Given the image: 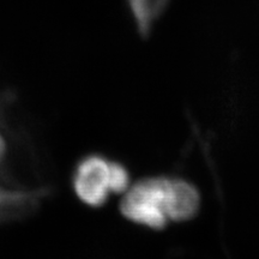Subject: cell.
Instances as JSON below:
<instances>
[{
    "mask_svg": "<svg viewBox=\"0 0 259 259\" xmlns=\"http://www.w3.org/2000/svg\"><path fill=\"white\" fill-rule=\"evenodd\" d=\"M46 191L23 189L0 183V225L15 221L36 209Z\"/></svg>",
    "mask_w": 259,
    "mask_h": 259,
    "instance_id": "obj_3",
    "label": "cell"
},
{
    "mask_svg": "<svg viewBox=\"0 0 259 259\" xmlns=\"http://www.w3.org/2000/svg\"><path fill=\"white\" fill-rule=\"evenodd\" d=\"M168 0H128L139 31L147 35L151 25L166 9Z\"/></svg>",
    "mask_w": 259,
    "mask_h": 259,
    "instance_id": "obj_4",
    "label": "cell"
},
{
    "mask_svg": "<svg viewBox=\"0 0 259 259\" xmlns=\"http://www.w3.org/2000/svg\"><path fill=\"white\" fill-rule=\"evenodd\" d=\"M198 204V193L185 181L150 178L126 190L120 211L128 221L160 229L168 221L192 218Z\"/></svg>",
    "mask_w": 259,
    "mask_h": 259,
    "instance_id": "obj_1",
    "label": "cell"
},
{
    "mask_svg": "<svg viewBox=\"0 0 259 259\" xmlns=\"http://www.w3.org/2000/svg\"><path fill=\"white\" fill-rule=\"evenodd\" d=\"M9 153V141L3 125H0V166L4 162L6 155Z\"/></svg>",
    "mask_w": 259,
    "mask_h": 259,
    "instance_id": "obj_5",
    "label": "cell"
},
{
    "mask_svg": "<svg viewBox=\"0 0 259 259\" xmlns=\"http://www.w3.org/2000/svg\"><path fill=\"white\" fill-rule=\"evenodd\" d=\"M128 183L126 168L101 154L84 156L72 174L73 192L80 202L92 208L102 206L112 194L126 192Z\"/></svg>",
    "mask_w": 259,
    "mask_h": 259,
    "instance_id": "obj_2",
    "label": "cell"
}]
</instances>
